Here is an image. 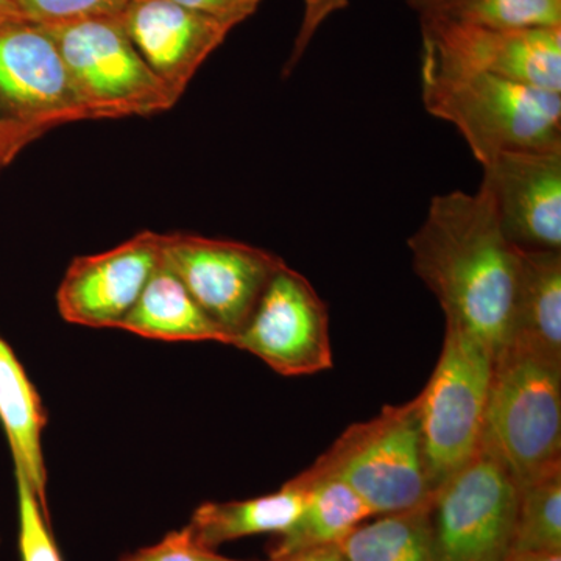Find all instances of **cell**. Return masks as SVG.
<instances>
[{
  "mask_svg": "<svg viewBox=\"0 0 561 561\" xmlns=\"http://www.w3.org/2000/svg\"><path fill=\"white\" fill-rule=\"evenodd\" d=\"M420 22L446 21L489 27L561 25V0H408Z\"/></svg>",
  "mask_w": 561,
  "mask_h": 561,
  "instance_id": "21",
  "label": "cell"
},
{
  "mask_svg": "<svg viewBox=\"0 0 561 561\" xmlns=\"http://www.w3.org/2000/svg\"><path fill=\"white\" fill-rule=\"evenodd\" d=\"M32 142L27 133L0 124V172Z\"/></svg>",
  "mask_w": 561,
  "mask_h": 561,
  "instance_id": "28",
  "label": "cell"
},
{
  "mask_svg": "<svg viewBox=\"0 0 561 561\" xmlns=\"http://www.w3.org/2000/svg\"><path fill=\"white\" fill-rule=\"evenodd\" d=\"M505 238L523 250H561V149L504 151L482 165Z\"/></svg>",
  "mask_w": 561,
  "mask_h": 561,
  "instance_id": "12",
  "label": "cell"
},
{
  "mask_svg": "<svg viewBox=\"0 0 561 561\" xmlns=\"http://www.w3.org/2000/svg\"><path fill=\"white\" fill-rule=\"evenodd\" d=\"M306 486L291 479L276 493L245 501L205 502L184 529L203 548L214 549L251 535L286 534L300 518Z\"/></svg>",
  "mask_w": 561,
  "mask_h": 561,
  "instance_id": "18",
  "label": "cell"
},
{
  "mask_svg": "<svg viewBox=\"0 0 561 561\" xmlns=\"http://www.w3.org/2000/svg\"><path fill=\"white\" fill-rule=\"evenodd\" d=\"M25 20L16 0H0V25Z\"/></svg>",
  "mask_w": 561,
  "mask_h": 561,
  "instance_id": "30",
  "label": "cell"
},
{
  "mask_svg": "<svg viewBox=\"0 0 561 561\" xmlns=\"http://www.w3.org/2000/svg\"><path fill=\"white\" fill-rule=\"evenodd\" d=\"M231 346L289 378L330 370V312L309 279L284 262Z\"/></svg>",
  "mask_w": 561,
  "mask_h": 561,
  "instance_id": "10",
  "label": "cell"
},
{
  "mask_svg": "<svg viewBox=\"0 0 561 561\" xmlns=\"http://www.w3.org/2000/svg\"><path fill=\"white\" fill-rule=\"evenodd\" d=\"M286 561H346L337 546H324L312 551L298 553Z\"/></svg>",
  "mask_w": 561,
  "mask_h": 561,
  "instance_id": "29",
  "label": "cell"
},
{
  "mask_svg": "<svg viewBox=\"0 0 561 561\" xmlns=\"http://www.w3.org/2000/svg\"><path fill=\"white\" fill-rule=\"evenodd\" d=\"M421 99L479 164L504 151L561 149V94L460 68L423 49Z\"/></svg>",
  "mask_w": 561,
  "mask_h": 561,
  "instance_id": "2",
  "label": "cell"
},
{
  "mask_svg": "<svg viewBox=\"0 0 561 561\" xmlns=\"http://www.w3.org/2000/svg\"><path fill=\"white\" fill-rule=\"evenodd\" d=\"M518 491L511 556L561 553V463Z\"/></svg>",
  "mask_w": 561,
  "mask_h": 561,
  "instance_id": "22",
  "label": "cell"
},
{
  "mask_svg": "<svg viewBox=\"0 0 561 561\" xmlns=\"http://www.w3.org/2000/svg\"><path fill=\"white\" fill-rule=\"evenodd\" d=\"M173 2L238 27L256 13L261 0H173Z\"/></svg>",
  "mask_w": 561,
  "mask_h": 561,
  "instance_id": "27",
  "label": "cell"
},
{
  "mask_svg": "<svg viewBox=\"0 0 561 561\" xmlns=\"http://www.w3.org/2000/svg\"><path fill=\"white\" fill-rule=\"evenodd\" d=\"M518 485L489 449L435 490L430 508V561H507Z\"/></svg>",
  "mask_w": 561,
  "mask_h": 561,
  "instance_id": "7",
  "label": "cell"
},
{
  "mask_svg": "<svg viewBox=\"0 0 561 561\" xmlns=\"http://www.w3.org/2000/svg\"><path fill=\"white\" fill-rule=\"evenodd\" d=\"M18 493V519H20L21 561H62L50 529V515L41 504L31 482L21 470L14 468Z\"/></svg>",
  "mask_w": 561,
  "mask_h": 561,
  "instance_id": "23",
  "label": "cell"
},
{
  "mask_svg": "<svg viewBox=\"0 0 561 561\" xmlns=\"http://www.w3.org/2000/svg\"><path fill=\"white\" fill-rule=\"evenodd\" d=\"M408 245L416 276L440 302L446 324L496 356L511 337L519 249L502 232L489 195H435Z\"/></svg>",
  "mask_w": 561,
  "mask_h": 561,
  "instance_id": "1",
  "label": "cell"
},
{
  "mask_svg": "<svg viewBox=\"0 0 561 561\" xmlns=\"http://www.w3.org/2000/svg\"><path fill=\"white\" fill-rule=\"evenodd\" d=\"M121 330L164 342H219L230 345V335L216 323L190 290L161 261Z\"/></svg>",
  "mask_w": 561,
  "mask_h": 561,
  "instance_id": "17",
  "label": "cell"
},
{
  "mask_svg": "<svg viewBox=\"0 0 561 561\" xmlns=\"http://www.w3.org/2000/svg\"><path fill=\"white\" fill-rule=\"evenodd\" d=\"M57 44L77 91L94 119L150 116L180 95L149 68L119 16L44 25Z\"/></svg>",
  "mask_w": 561,
  "mask_h": 561,
  "instance_id": "6",
  "label": "cell"
},
{
  "mask_svg": "<svg viewBox=\"0 0 561 561\" xmlns=\"http://www.w3.org/2000/svg\"><path fill=\"white\" fill-rule=\"evenodd\" d=\"M481 445L518 489L561 463V364L515 343L493 357Z\"/></svg>",
  "mask_w": 561,
  "mask_h": 561,
  "instance_id": "3",
  "label": "cell"
},
{
  "mask_svg": "<svg viewBox=\"0 0 561 561\" xmlns=\"http://www.w3.org/2000/svg\"><path fill=\"white\" fill-rule=\"evenodd\" d=\"M430 508L427 502L360 524L337 548L346 561H430Z\"/></svg>",
  "mask_w": 561,
  "mask_h": 561,
  "instance_id": "20",
  "label": "cell"
},
{
  "mask_svg": "<svg viewBox=\"0 0 561 561\" xmlns=\"http://www.w3.org/2000/svg\"><path fill=\"white\" fill-rule=\"evenodd\" d=\"M162 261V234L142 231L108 251L73 260L57 291L58 312L88 328H121Z\"/></svg>",
  "mask_w": 561,
  "mask_h": 561,
  "instance_id": "13",
  "label": "cell"
},
{
  "mask_svg": "<svg viewBox=\"0 0 561 561\" xmlns=\"http://www.w3.org/2000/svg\"><path fill=\"white\" fill-rule=\"evenodd\" d=\"M508 343L561 364V250L519 249Z\"/></svg>",
  "mask_w": 561,
  "mask_h": 561,
  "instance_id": "15",
  "label": "cell"
},
{
  "mask_svg": "<svg viewBox=\"0 0 561 561\" xmlns=\"http://www.w3.org/2000/svg\"><path fill=\"white\" fill-rule=\"evenodd\" d=\"M162 261L203 311L230 335V345L284 264L271 251L249 243L183 232L162 234Z\"/></svg>",
  "mask_w": 561,
  "mask_h": 561,
  "instance_id": "9",
  "label": "cell"
},
{
  "mask_svg": "<svg viewBox=\"0 0 561 561\" xmlns=\"http://www.w3.org/2000/svg\"><path fill=\"white\" fill-rule=\"evenodd\" d=\"M306 500L300 518L272 549V561H286L298 553L337 546L360 526L375 516L364 500L337 479H317L302 482Z\"/></svg>",
  "mask_w": 561,
  "mask_h": 561,
  "instance_id": "19",
  "label": "cell"
},
{
  "mask_svg": "<svg viewBox=\"0 0 561 561\" xmlns=\"http://www.w3.org/2000/svg\"><path fill=\"white\" fill-rule=\"evenodd\" d=\"M119 561H238L221 557L214 549L203 548L187 530L181 529L165 535L157 545L124 557Z\"/></svg>",
  "mask_w": 561,
  "mask_h": 561,
  "instance_id": "25",
  "label": "cell"
},
{
  "mask_svg": "<svg viewBox=\"0 0 561 561\" xmlns=\"http://www.w3.org/2000/svg\"><path fill=\"white\" fill-rule=\"evenodd\" d=\"M119 18L144 61L180 98L234 28L173 0H130Z\"/></svg>",
  "mask_w": 561,
  "mask_h": 561,
  "instance_id": "14",
  "label": "cell"
},
{
  "mask_svg": "<svg viewBox=\"0 0 561 561\" xmlns=\"http://www.w3.org/2000/svg\"><path fill=\"white\" fill-rule=\"evenodd\" d=\"M22 16L39 25L119 16L130 0H16Z\"/></svg>",
  "mask_w": 561,
  "mask_h": 561,
  "instance_id": "24",
  "label": "cell"
},
{
  "mask_svg": "<svg viewBox=\"0 0 561 561\" xmlns=\"http://www.w3.org/2000/svg\"><path fill=\"white\" fill-rule=\"evenodd\" d=\"M94 119L44 25H0V124L33 140L57 125Z\"/></svg>",
  "mask_w": 561,
  "mask_h": 561,
  "instance_id": "8",
  "label": "cell"
},
{
  "mask_svg": "<svg viewBox=\"0 0 561 561\" xmlns=\"http://www.w3.org/2000/svg\"><path fill=\"white\" fill-rule=\"evenodd\" d=\"M507 561H561V553H519L508 557Z\"/></svg>",
  "mask_w": 561,
  "mask_h": 561,
  "instance_id": "31",
  "label": "cell"
},
{
  "mask_svg": "<svg viewBox=\"0 0 561 561\" xmlns=\"http://www.w3.org/2000/svg\"><path fill=\"white\" fill-rule=\"evenodd\" d=\"M302 482L337 479L356 491L375 515L412 511L431 502L416 401L387 405L353 424L309 470Z\"/></svg>",
  "mask_w": 561,
  "mask_h": 561,
  "instance_id": "4",
  "label": "cell"
},
{
  "mask_svg": "<svg viewBox=\"0 0 561 561\" xmlns=\"http://www.w3.org/2000/svg\"><path fill=\"white\" fill-rule=\"evenodd\" d=\"M491 373L489 350L446 324L437 367L415 398L424 467L434 493L481 448Z\"/></svg>",
  "mask_w": 561,
  "mask_h": 561,
  "instance_id": "5",
  "label": "cell"
},
{
  "mask_svg": "<svg viewBox=\"0 0 561 561\" xmlns=\"http://www.w3.org/2000/svg\"><path fill=\"white\" fill-rule=\"evenodd\" d=\"M350 0H305V9H302V18L300 28L295 36L294 46L289 58H287L286 68H284V77L290 76L298 62L301 61L302 55L308 50L309 44L320 31L321 25L332 14L348 9Z\"/></svg>",
  "mask_w": 561,
  "mask_h": 561,
  "instance_id": "26",
  "label": "cell"
},
{
  "mask_svg": "<svg viewBox=\"0 0 561 561\" xmlns=\"http://www.w3.org/2000/svg\"><path fill=\"white\" fill-rule=\"evenodd\" d=\"M423 49L460 68L561 94V25L489 27L420 22Z\"/></svg>",
  "mask_w": 561,
  "mask_h": 561,
  "instance_id": "11",
  "label": "cell"
},
{
  "mask_svg": "<svg viewBox=\"0 0 561 561\" xmlns=\"http://www.w3.org/2000/svg\"><path fill=\"white\" fill-rule=\"evenodd\" d=\"M0 423L9 440L14 468L31 482L41 504L47 505V470L43 454V432L47 412L38 391L13 348L0 335Z\"/></svg>",
  "mask_w": 561,
  "mask_h": 561,
  "instance_id": "16",
  "label": "cell"
}]
</instances>
